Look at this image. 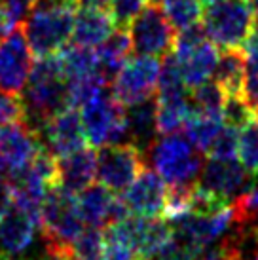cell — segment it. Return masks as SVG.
<instances>
[{
  "mask_svg": "<svg viewBox=\"0 0 258 260\" xmlns=\"http://www.w3.org/2000/svg\"><path fill=\"white\" fill-rule=\"evenodd\" d=\"M21 93L27 109V125L38 133L50 118L69 109V86L59 53L36 61Z\"/></svg>",
  "mask_w": 258,
  "mask_h": 260,
  "instance_id": "cell-1",
  "label": "cell"
},
{
  "mask_svg": "<svg viewBox=\"0 0 258 260\" xmlns=\"http://www.w3.org/2000/svg\"><path fill=\"white\" fill-rule=\"evenodd\" d=\"M76 0H38L23 23L25 37L36 57L55 55L72 40Z\"/></svg>",
  "mask_w": 258,
  "mask_h": 260,
  "instance_id": "cell-2",
  "label": "cell"
},
{
  "mask_svg": "<svg viewBox=\"0 0 258 260\" xmlns=\"http://www.w3.org/2000/svg\"><path fill=\"white\" fill-rule=\"evenodd\" d=\"M40 234L48 256L69 249L71 243L84 232L78 202L72 192L63 186L48 188L40 211Z\"/></svg>",
  "mask_w": 258,
  "mask_h": 260,
  "instance_id": "cell-3",
  "label": "cell"
},
{
  "mask_svg": "<svg viewBox=\"0 0 258 260\" xmlns=\"http://www.w3.org/2000/svg\"><path fill=\"white\" fill-rule=\"evenodd\" d=\"M203 27L209 40L220 50L243 48L256 23L249 0H216L203 10Z\"/></svg>",
  "mask_w": 258,
  "mask_h": 260,
  "instance_id": "cell-4",
  "label": "cell"
},
{
  "mask_svg": "<svg viewBox=\"0 0 258 260\" xmlns=\"http://www.w3.org/2000/svg\"><path fill=\"white\" fill-rule=\"evenodd\" d=\"M154 169L169 186H194L200 181L203 158L192 143L177 133L156 139L146 150Z\"/></svg>",
  "mask_w": 258,
  "mask_h": 260,
  "instance_id": "cell-5",
  "label": "cell"
},
{
  "mask_svg": "<svg viewBox=\"0 0 258 260\" xmlns=\"http://www.w3.org/2000/svg\"><path fill=\"white\" fill-rule=\"evenodd\" d=\"M82 125L91 146L118 145L127 137V109L105 89L82 107Z\"/></svg>",
  "mask_w": 258,
  "mask_h": 260,
  "instance_id": "cell-6",
  "label": "cell"
},
{
  "mask_svg": "<svg viewBox=\"0 0 258 260\" xmlns=\"http://www.w3.org/2000/svg\"><path fill=\"white\" fill-rule=\"evenodd\" d=\"M129 37L137 55L150 57H167L173 53L177 32L164 8L158 2H146L141 14L129 25Z\"/></svg>",
  "mask_w": 258,
  "mask_h": 260,
  "instance_id": "cell-7",
  "label": "cell"
},
{
  "mask_svg": "<svg viewBox=\"0 0 258 260\" xmlns=\"http://www.w3.org/2000/svg\"><path fill=\"white\" fill-rule=\"evenodd\" d=\"M144 169V152L133 143L107 145L97 154V177L114 194L125 192Z\"/></svg>",
  "mask_w": 258,
  "mask_h": 260,
  "instance_id": "cell-8",
  "label": "cell"
},
{
  "mask_svg": "<svg viewBox=\"0 0 258 260\" xmlns=\"http://www.w3.org/2000/svg\"><path fill=\"white\" fill-rule=\"evenodd\" d=\"M159 59L135 55L125 61L122 71L112 80V95L123 107H133L152 99L159 78Z\"/></svg>",
  "mask_w": 258,
  "mask_h": 260,
  "instance_id": "cell-9",
  "label": "cell"
},
{
  "mask_svg": "<svg viewBox=\"0 0 258 260\" xmlns=\"http://www.w3.org/2000/svg\"><path fill=\"white\" fill-rule=\"evenodd\" d=\"M33 65V50L19 23L0 40V89L21 95Z\"/></svg>",
  "mask_w": 258,
  "mask_h": 260,
  "instance_id": "cell-10",
  "label": "cell"
},
{
  "mask_svg": "<svg viewBox=\"0 0 258 260\" xmlns=\"http://www.w3.org/2000/svg\"><path fill=\"white\" fill-rule=\"evenodd\" d=\"M40 145V133L27 123L0 125V179H8L29 166Z\"/></svg>",
  "mask_w": 258,
  "mask_h": 260,
  "instance_id": "cell-11",
  "label": "cell"
},
{
  "mask_svg": "<svg viewBox=\"0 0 258 260\" xmlns=\"http://www.w3.org/2000/svg\"><path fill=\"white\" fill-rule=\"evenodd\" d=\"M40 137L46 139V146L57 158H67L74 152L86 148V131L78 110L69 107L50 118L40 129Z\"/></svg>",
  "mask_w": 258,
  "mask_h": 260,
  "instance_id": "cell-12",
  "label": "cell"
},
{
  "mask_svg": "<svg viewBox=\"0 0 258 260\" xmlns=\"http://www.w3.org/2000/svg\"><path fill=\"white\" fill-rule=\"evenodd\" d=\"M198 186L222 200H234L251 186L249 171L237 159H211L203 164Z\"/></svg>",
  "mask_w": 258,
  "mask_h": 260,
  "instance_id": "cell-13",
  "label": "cell"
},
{
  "mask_svg": "<svg viewBox=\"0 0 258 260\" xmlns=\"http://www.w3.org/2000/svg\"><path fill=\"white\" fill-rule=\"evenodd\" d=\"M165 184L167 182L158 173L144 169L123 196L131 213L139 217H162L169 194V188Z\"/></svg>",
  "mask_w": 258,
  "mask_h": 260,
  "instance_id": "cell-14",
  "label": "cell"
},
{
  "mask_svg": "<svg viewBox=\"0 0 258 260\" xmlns=\"http://www.w3.org/2000/svg\"><path fill=\"white\" fill-rule=\"evenodd\" d=\"M38 224L35 218L12 203L0 220V260H17L35 239Z\"/></svg>",
  "mask_w": 258,
  "mask_h": 260,
  "instance_id": "cell-15",
  "label": "cell"
},
{
  "mask_svg": "<svg viewBox=\"0 0 258 260\" xmlns=\"http://www.w3.org/2000/svg\"><path fill=\"white\" fill-rule=\"evenodd\" d=\"M182 73V80L188 89L201 86L209 82L211 76H215L216 63H218V48L211 40H203L201 44L194 46L184 51H173Z\"/></svg>",
  "mask_w": 258,
  "mask_h": 260,
  "instance_id": "cell-16",
  "label": "cell"
},
{
  "mask_svg": "<svg viewBox=\"0 0 258 260\" xmlns=\"http://www.w3.org/2000/svg\"><path fill=\"white\" fill-rule=\"evenodd\" d=\"M230 224H234V217H232V207L228 205L211 215H186L175 220L173 228L205 249L226 234Z\"/></svg>",
  "mask_w": 258,
  "mask_h": 260,
  "instance_id": "cell-17",
  "label": "cell"
},
{
  "mask_svg": "<svg viewBox=\"0 0 258 260\" xmlns=\"http://www.w3.org/2000/svg\"><path fill=\"white\" fill-rule=\"evenodd\" d=\"M114 32V21L107 8L78 6L72 27V44L97 48Z\"/></svg>",
  "mask_w": 258,
  "mask_h": 260,
  "instance_id": "cell-18",
  "label": "cell"
},
{
  "mask_svg": "<svg viewBox=\"0 0 258 260\" xmlns=\"http://www.w3.org/2000/svg\"><path fill=\"white\" fill-rule=\"evenodd\" d=\"M97 177V154L93 148H82L59 159V186L72 194H80L93 184Z\"/></svg>",
  "mask_w": 258,
  "mask_h": 260,
  "instance_id": "cell-19",
  "label": "cell"
},
{
  "mask_svg": "<svg viewBox=\"0 0 258 260\" xmlns=\"http://www.w3.org/2000/svg\"><path fill=\"white\" fill-rule=\"evenodd\" d=\"M97 51V71L108 84H112L116 74L122 71L125 61L131 57L133 44L125 29H116L105 42L95 48Z\"/></svg>",
  "mask_w": 258,
  "mask_h": 260,
  "instance_id": "cell-20",
  "label": "cell"
},
{
  "mask_svg": "<svg viewBox=\"0 0 258 260\" xmlns=\"http://www.w3.org/2000/svg\"><path fill=\"white\" fill-rule=\"evenodd\" d=\"M76 202H78V211L84 224H89L93 228H103L108 224L114 192L108 190L105 184H89L80 192Z\"/></svg>",
  "mask_w": 258,
  "mask_h": 260,
  "instance_id": "cell-21",
  "label": "cell"
},
{
  "mask_svg": "<svg viewBox=\"0 0 258 260\" xmlns=\"http://www.w3.org/2000/svg\"><path fill=\"white\" fill-rule=\"evenodd\" d=\"M127 109V137L129 143L137 145L143 152L150 148V145L156 141L154 135L158 133L156 129V101H148L125 107Z\"/></svg>",
  "mask_w": 258,
  "mask_h": 260,
  "instance_id": "cell-22",
  "label": "cell"
},
{
  "mask_svg": "<svg viewBox=\"0 0 258 260\" xmlns=\"http://www.w3.org/2000/svg\"><path fill=\"white\" fill-rule=\"evenodd\" d=\"M245 73H247V55L243 48L222 50L216 63L215 82L220 84L226 95H243Z\"/></svg>",
  "mask_w": 258,
  "mask_h": 260,
  "instance_id": "cell-23",
  "label": "cell"
},
{
  "mask_svg": "<svg viewBox=\"0 0 258 260\" xmlns=\"http://www.w3.org/2000/svg\"><path fill=\"white\" fill-rule=\"evenodd\" d=\"M190 116V99L184 97H167L156 99V129L164 135L179 133Z\"/></svg>",
  "mask_w": 258,
  "mask_h": 260,
  "instance_id": "cell-24",
  "label": "cell"
},
{
  "mask_svg": "<svg viewBox=\"0 0 258 260\" xmlns=\"http://www.w3.org/2000/svg\"><path fill=\"white\" fill-rule=\"evenodd\" d=\"M59 59H61V67H63L67 82L87 76V74L99 73L97 71V51H95V48L72 44L71 48H63L59 51Z\"/></svg>",
  "mask_w": 258,
  "mask_h": 260,
  "instance_id": "cell-25",
  "label": "cell"
},
{
  "mask_svg": "<svg viewBox=\"0 0 258 260\" xmlns=\"http://www.w3.org/2000/svg\"><path fill=\"white\" fill-rule=\"evenodd\" d=\"M190 110L201 112V114L213 116L222 120L224 103H226V91H224L218 82H205L201 86L190 89Z\"/></svg>",
  "mask_w": 258,
  "mask_h": 260,
  "instance_id": "cell-26",
  "label": "cell"
},
{
  "mask_svg": "<svg viewBox=\"0 0 258 260\" xmlns=\"http://www.w3.org/2000/svg\"><path fill=\"white\" fill-rule=\"evenodd\" d=\"M222 123L224 122L218 118L190 110V116L184 123V131H186V137L192 143V146H196V150L207 152L216 133L222 129Z\"/></svg>",
  "mask_w": 258,
  "mask_h": 260,
  "instance_id": "cell-27",
  "label": "cell"
},
{
  "mask_svg": "<svg viewBox=\"0 0 258 260\" xmlns=\"http://www.w3.org/2000/svg\"><path fill=\"white\" fill-rule=\"evenodd\" d=\"M162 8L177 30L200 23L205 10L201 0H162Z\"/></svg>",
  "mask_w": 258,
  "mask_h": 260,
  "instance_id": "cell-28",
  "label": "cell"
},
{
  "mask_svg": "<svg viewBox=\"0 0 258 260\" xmlns=\"http://www.w3.org/2000/svg\"><path fill=\"white\" fill-rule=\"evenodd\" d=\"M67 86H69V107L78 109V107H84L86 103H89L91 99H95L101 91H105L108 82L99 73H93L82 76V78L69 80Z\"/></svg>",
  "mask_w": 258,
  "mask_h": 260,
  "instance_id": "cell-29",
  "label": "cell"
},
{
  "mask_svg": "<svg viewBox=\"0 0 258 260\" xmlns=\"http://www.w3.org/2000/svg\"><path fill=\"white\" fill-rule=\"evenodd\" d=\"M71 254L74 260H103L105 258V234L101 228L84 230L71 243Z\"/></svg>",
  "mask_w": 258,
  "mask_h": 260,
  "instance_id": "cell-30",
  "label": "cell"
},
{
  "mask_svg": "<svg viewBox=\"0 0 258 260\" xmlns=\"http://www.w3.org/2000/svg\"><path fill=\"white\" fill-rule=\"evenodd\" d=\"M203 253H205L203 247L194 243L184 234H180L173 228V238L159 251L156 260H198Z\"/></svg>",
  "mask_w": 258,
  "mask_h": 260,
  "instance_id": "cell-31",
  "label": "cell"
},
{
  "mask_svg": "<svg viewBox=\"0 0 258 260\" xmlns=\"http://www.w3.org/2000/svg\"><path fill=\"white\" fill-rule=\"evenodd\" d=\"M237 158L249 173H254L258 169V118L239 129Z\"/></svg>",
  "mask_w": 258,
  "mask_h": 260,
  "instance_id": "cell-32",
  "label": "cell"
},
{
  "mask_svg": "<svg viewBox=\"0 0 258 260\" xmlns=\"http://www.w3.org/2000/svg\"><path fill=\"white\" fill-rule=\"evenodd\" d=\"M222 118L226 125H232L236 129H243L247 123L256 120V110L247 103L243 95H226Z\"/></svg>",
  "mask_w": 258,
  "mask_h": 260,
  "instance_id": "cell-33",
  "label": "cell"
},
{
  "mask_svg": "<svg viewBox=\"0 0 258 260\" xmlns=\"http://www.w3.org/2000/svg\"><path fill=\"white\" fill-rule=\"evenodd\" d=\"M237 150H239V129L224 123L205 154L211 159H237Z\"/></svg>",
  "mask_w": 258,
  "mask_h": 260,
  "instance_id": "cell-34",
  "label": "cell"
},
{
  "mask_svg": "<svg viewBox=\"0 0 258 260\" xmlns=\"http://www.w3.org/2000/svg\"><path fill=\"white\" fill-rule=\"evenodd\" d=\"M27 123V109L19 93L0 89V125Z\"/></svg>",
  "mask_w": 258,
  "mask_h": 260,
  "instance_id": "cell-35",
  "label": "cell"
},
{
  "mask_svg": "<svg viewBox=\"0 0 258 260\" xmlns=\"http://www.w3.org/2000/svg\"><path fill=\"white\" fill-rule=\"evenodd\" d=\"M148 0H110L108 12L114 21L116 29H129V25L133 23L137 15L141 14Z\"/></svg>",
  "mask_w": 258,
  "mask_h": 260,
  "instance_id": "cell-36",
  "label": "cell"
},
{
  "mask_svg": "<svg viewBox=\"0 0 258 260\" xmlns=\"http://www.w3.org/2000/svg\"><path fill=\"white\" fill-rule=\"evenodd\" d=\"M36 2L38 0H2L8 17L14 25H19L30 14V10L36 6Z\"/></svg>",
  "mask_w": 258,
  "mask_h": 260,
  "instance_id": "cell-37",
  "label": "cell"
},
{
  "mask_svg": "<svg viewBox=\"0 0 258 260\" xmlns=\"http://www.w3.org/2000/svg\"><path fill=\"white\" fill-rule=\"evenodd\" d=\"M12 207V188L6 179H0V220Z\"/></svg>",
  "mask_w": 258,
  "mask_h": 260,
  "instance_id": "cell-38",
  "label": "cell"
},
{
  "mask_svg": "<svg viewBox=\"0 0 258 260\" xmlns=\"http://www.w3.org/2000/svg\"><path fill=\"white\" fill-rule=\"evenodd\" d=\"M198 260H236V258H234V256H232V253H230L228 249L220 243V245L216 247V249H213V251L203 253Z\"/></svg>",
  "mask_w": 258,
  "mask_h": 260,
  "instance_id": "cell-39",
  "label": "cell"
},
{
  "mask_svg": "<svg viewBox=\"0 0 258 260\" xmlns=\"http://www.w3.org/2000/svg\"><path fill=\"white\" fill-rule=\"evenodd\" d=\"M110 0H80V6H97V8H108Z\"/></svg>",
  "mask_w": 258,
  "mask_h": 260,
  "instance_id": "cell-40",
  "label": "cell"
},
{
  "mask_svg": "<svg viewBox=\"0 0 258 260\" xmlns=\"http://www.w3.org/2000/svg\"><path fill=\"white\" fill-rule=\"evenodd\" d=\"M249 4H251L252 12H254V15L258 17V0H249Z\"/></svg>",
  "mask_w": 258,
  "mask_h": 260,
  "instance_id": "cell-41",
  "label": "cell"
},
{
  "mask_svg": "<svg viewBox=\"0 0 258 260\" xmlns=\"http://www.w3.org/2000/svg\"><path fill=\"white\" fill-rule=\"evenodd\" d=\"M201 2H203V6H209V4H213L216 0H201Z\"/></svg>",
  "mask_w": 258,
  "mask_h": 260,
  "instance_id": "cell-42",
  "label": "cell"
},
{
  "mask_svg": "<svg viewBox=\"0 0 258 260\" xmlns=\"http://www.w3.org/2000/svg\"><path fill=\"white\" fill-rule=\"evenodd\" d=\"M252 35H256L258 37V17H256V23H254V30H252Z\"/></svg>",
  "mask_w": 258,
  "mask_h": 260,
  "instance_id": "cell-43",
  "label": "cell"
},
{
  "mask_svg": "<svg viewBox=\"0 0 258 260\" xmlns=\"http://www.w3.org/2000/svg\"><path fill=\"white\" fill-rule=\"evenodd\" d=\"M254 182H258V169L254 171Z\"/></svg>",
  "mask_w": 258,
  "mask_h": 260,
  "instance_id": "cell-44",
  "label": "cell"
},
{
  "mask_svg": "<svg viewBox=\"0 0 258 260\" xmlns=\"http://www.w3.org/2000/svg\"><path fill=\"white\" fill-rule=\"evenodd\" d=\"M148 2H159V0H148Z\"/></svg>",
  "mask_w": 258,
  "mask_h": 260,
  "instance_id": "cell-45",
  "label": "cell"
},
{
  "mask_svg": "<svg viewBox=\"0 0 258 260\" xmlns=\"http://www.w3.org/2000/svg\"><path fill=\"white\" fill-rule=\"evenodd\" d=\"M256 118H258V110H256Z\"/></svg>",
  "mask_w": 258,
  "mask_h": 260,
  "instance_id": "cell-46",
  "label": "cell"
},
{
  "mask_svg": "<svg viewBox=\"0 0 258 260\" xmlns=\"http://www.w3.org/2000/svg\"><path fill=\"white\" fill-rule=\"evenodd\" d=\"M76 2H78V4H80V0H76Z\"/></svg>",
  "mask_w": 258,
  "mask_h": 260,
  "instance_id": "cell-47",
  "label": "cell"
},
{
  "mask_svg": "<svg viewBox=\"0 0 258 260\" xmlns=\"http://www.w3.org/2000/svg\"><path fill=\"white\" fill-rule=\"evenodd\" d=\"M21 260H27V258H21Z\"/></svg>",
  "mask_w": 258,
  "mask_h": 260,
  "instance_id": "cell-48",
  "label": "cell"
}]
</instances>
